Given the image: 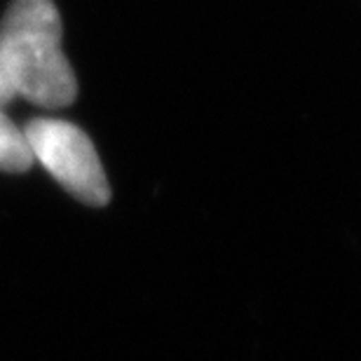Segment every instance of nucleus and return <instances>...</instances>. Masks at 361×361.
<instances>
[{
  "instance_id": "f257e3e1",
  "label": "nucleus",
  "mask_w": 361,
  "mask_h": 361,
  "mask_svg": "<svg viewBox=\"0 0 361 361\" xmlns=\"http://www.w3.org/2000/svg\"><path fill=\"white\" fill-rule=\"evenodd\" d=\"M0 63L17 97L42 108L75 101L78 82L61 49V17L52 0H14L0 24Z\"/></svg>"
},
{
  "instance_id": "f03ea898",
  "label": "nucleus",
  "mask_w": 361,
  "mask_h": 361,
  "mask_svg": "<svg viewBox=\"0 0 361 361\" xmlns=\"http://www.w3.org/2000/svg\"><path fill=\"white\" fill-rule=\"evenodd\" d=\"M28 150L75 200L104 207L111 200L97 148L80 127L66 120L35 118L24 129Z\"/></svg>"
},
{
  "instance_id": "7ed1b4c3",
  "label": "nucleus",
  "mask_w": 361,
  "mask_h": 361,
  "mask_svg": "<svg viewBox=\"0 0 361 361\" xmlns=\"http://www.w3.org/2000/svg\"><path fill=\"white\" fill-rule=\"evenodd\" d=\"M33 164L24 132L0 111V169L3 171H26Z\"/></svg>"
},
{
  "instance_id": "20e7f679",
  "label": "nucleus",
  "mask_w": 361,
  "mask_h": 361,
  "mask_svg": "<svg viewBox=\"0 0 361 361\" xmlns=\"http://www.w3.org/2000/svg\"><path fill=\"white\" fill-rule=\"evenodd\" d=\"M12 99H17V90H14L10 73H7L5 66L0 63V111H3V106L10 104Z\"/></svg>"
}]
</instances>
